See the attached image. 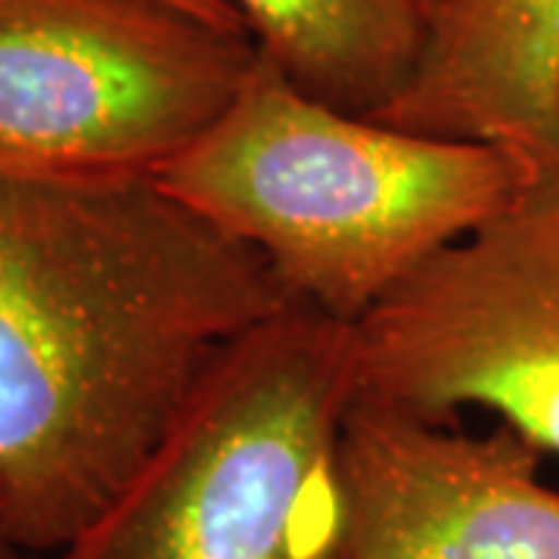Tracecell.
<instances>
[{"label": "cell", "instance_id": "cell-1", "mask_svg": "<svg viewBox=\"0 0 559 559\" xmlns=\"http://www.w3.org/2000/svg\"><path fill=\"white\" fill-rule=\"evenodd\" d=\"M293 308L159 178H0V525L50 557L119 498L218 367Z\"/></svg>", "mask_w": 559, "mask_h": 559}, {"label": "cell", "instance_id": "cell-2", "mask_svg": "<svg viewBox=\"0 0 559 559\" xmlns=\"http://www.w3.org/2000/svg\"><path fill=\"white\" fill-rule=\"evenodd\" d=\"M535 175L495 143L311 100L259 53L230 109L159 180L255 249L293 305L352 326Z\"/></svg>", "mask_w": 559, "mask_h": 559}, {"label": "cell", "instance_id": "cell-3", "mask_svg": "<svg viewBox=\"0 0 559 559\" xmlns=\"http://www.w3.org/2000/svg\"><path fill=\"white\" fill-rule=\"evenodd\" d=\"M352 326L286 308L242 336L79 538L28 559H342Z\"/></svg>", "mask_w": 559, "mask_h": 559}, {"label": "cell", "instance_id": "cell-4", "mask_svg": "<svg viewBox=\"0 0 559 559\" xmlns=\"http://www.w3.org/2000/svg\"><path fill=\"white\" fill-rule=\"evenodd\" d=\"M255 66L168 0H0V178H159Z\"/></svg>", "mask_w": 559, "mask_h": 559}, {"label": "cell", "instance_id": "cell-5", "mask_svg": "<svg viewBox=\"0 0 559 559\" xmlns=\"http://www.w3.org/2000/svg\"><path fill=\"white\" fill-rule=\"evenodd\" d=\"M355 401L429 423L481 407L559 457V165L352 323Z\"/></svg>", "mask_w": 559, "mask_h": 559}, {"label": "cell", "instance_id": "cell-6", "mask_svg": "<svg viewBox=\"0 0 559 559\" xmlns=\"http://www.w3.org/2000/svg\"><path fill=\"white\" fill-rule=\"evenodd\" d=\"M340 460L342 559H559V491L503 423L473 436L355 401Z\"/></svg>", "mask_w": 559, "mask_h": 559}, {"label": "cell", "instance_id": "cell-7", "mask_svg": "<svg viewBox=\"0 0 559 559\" xmlns=\"http://www.w3.org/2000/svg\"><path fill=\"white\" fill-rule=\"evenodd\" d=\"M377 119L559 165V0L436 7L414 75Z\"/></svg>", "mask_w": 559, "mask_h": 559}, {"label": "cell", "instance_id": "cell-8", "mask_svg": "<svg viewBox=\"0 0 559 559\" xmlns=\"http://www.w3.org/2000/svg\"><path fill=\"white\" fill-rule=\"evenodd\" d=\"M261 60L311 100L377 119L417 69L429 0H230Z\"/></svg>", "mask_w": 559, "mask_h": 559}, {"label": "cell", "instance_id": "cell-9", "mask_svg": "<svg viewBox=\"0 0 559 559\" xmlns=\"http://www.w3.org/2000/svg\"><path fill=\"white\" fill-rule=\"evenodd\" d=\"M168 3H175L180 10H190V13L215 22V25H224V28H242L246 32L240 13L230 7V0H168Z\"/></svg>", "mask_w": 559, "mask_h": 559}, {"label": "cell", "instance_id": "cell-10", "mask_svg": "<svg viewBox=\"0 0 559 559\" xmlns=\"http://www.w3.org/2000/svg\"><path fill=\"white\" fill-rule=\"evenodd\" d=\"M0 559H28L25 554H22L20 547L10 540V535H7V528L0 525Z\"/></svg>", "mask_w": 559, "mask_h": 559}, {"label": "cell", "instance_id": "cell-11", "mask_svg": "<svg viewBox=\"0 0 559 559\" xmlns=\"http://www.w3.org/2000/svg\"><path fill=\"white\" fill-rule=\"evenodd\" d=\"M429 3H432V10H436V7H444V3H454V0H429Z\"/></svg>", "mask_w": 559, "mask_h": 559}]
</instances>
